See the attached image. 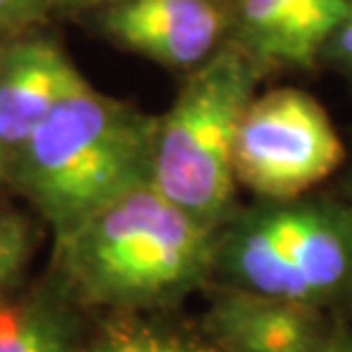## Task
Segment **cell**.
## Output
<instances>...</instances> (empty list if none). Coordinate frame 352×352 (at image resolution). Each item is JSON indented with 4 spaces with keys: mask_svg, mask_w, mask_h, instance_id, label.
Returning <instances> with one entry per match:
<instances>
[{
    "mask_svg": "<svg viewBox=\"0 0 352 352\" xmlns=\"http://www.w3.org/2000/svg\"><path fill=\"white\" fill-rule=\"evenodd\" d=\"M336 37V53L341 55V60H346L348 65L352 62V5L343 19V23L339 25V30L334 32Z\"/></svg>",
    "mask_w": 352,
    "mask_h": 352,
    "instance_id": "14",
    "label": "cell"
},
{
    "mask_svg": "<svg viewBox=\"0 0 352 352\" xmlns=\"http://www.w3.org/2000/svg\"><path fill=\"white\" fill-rule=\"evenodd\" d=\"M158 117L85 82L10 153L12 188L51 241H65L101 210L151 183Z\"/></svg>",
    "mask_w": 352,
    "mask_h": 352,
    "instance_id": "2",
    "label": "cell"
},
{
    "mask_svg": "<svg viewBox=\"0 0 352 352\" xmlns=\"http://www.w3.org/2000/svg\"><path fill=\"white\" fill-rule=\"evenodd\" d=\"M227 25L220 0H112L101 30L126 51L170 69L201 67Z\"/></svg>",
    "mask_w": 352,
    "mask_h": 352,
    "instance_id": "6",
    "label": "cell"
},
{
    "mask_svg": "<svg viewBox=\"0 0 352 352\" xmlns=\"http://www.w3.org/2000/svg\"><path fill=\"white\" fill-rule=\"evenodd\" d=\"M58 41L16 34L0 44V146L16 151L65 98L85 85Z\"/></svg>",
    "mask_w": 352,
    "mask_h": 352,
    "instance_id": "7",
    "label": "cell"
},
{
    "mask_svg": "<svg viewBox=\"0 0 352 352\" xmlns=\"http://www.w3.org/2000/svg\"><path fill=\"white\" fill-rule=\"evenodd\" d=\"M217 288L329 309L352 302V204L261 201L220 227Z\"/></svg>",
    "mask_w": 352,
    "mask_h": 352,
    "instance_id": "3",
    "label": "cell"
},
{
    "mask_svg": "<svg viewBox=\"0 0 352 352\" xmlns=\"http://www.w3.org/2000/svg\"><path fill=\"white\" fill-rule=\"evenodd\" d=\"M51 10V0H0V37H16Z\"/></svg>",
    "mask_w": 352,
    "mask_h": 352,
    "instance_id": "13",
    "label": "cell"
},
{
    "mask_svg": "<svg viewBox=\"0 0 352 352\" xmlns=\"http://www.w3.org/2000/svg\"><path fill=\"white\" fill-rule=\"evenodd\" d=\"M7 153H5V149L0 146V188L3 186H7Z\"/></svg>",
    "mask_w": 352,
    "mask_h": 352,
    "instance_id": "17",
    "label": "cell"
},
{
    "mask_svg": "<svg viewBox=\"0 0 352 352\" xmlns=\"http://www.w3.org/2000/svg\"><path fill=\"white\" fill-rule=\"evenodd\" d=\"M112 0H51V10H67V12H76V10H89V7L96 5H110Z\"/></svg>",
    "mask_w": 352,
    "mask_h": 352,
    "instance_id": "16",
    "label": "cell"
},
{
    "mask_svg": "<svg viewBox=\"0 0 352 352\" xmlns=\"http://www.w3.org/2000/svg\"><path fill=\"white\" fill-rule=\"evenodd\" d=\"M217 234L146 183L53 243L48 265L94 318L174 311L213 281Z\"/></svg>",
    "mask_w": 352,
    "mask_h": 352,
    "instance_id": "1",
    "label": "cell"
},
{
    "mask_svg": "<svg viewBox=\"0 0 352 352\" xmlns=\"http://www.w3.org/2000/svg\"><path fill=\"white\" fill-rule=\"evenodd\" d=\"M346 149L325 108L295 87L254 96L236 138L238 186L263 201L300 199L343 163Z\"/></svg>",
    "mask_w": 352,
    "mask_h": 352,
    "instance_id": "5",
    "label": "cell"
},
{
    "mask_svg": "<svg viewBox=\"0 0 352 352\" xmlns=\"http://www.w3.org/2000/svg\"><path fill=\"white\" fill-rule=\"evenodd\" d=\"M352 0H241V46L258 65H311Z\"/></svg>",
    "mask_w": 352,
    "mask_h": 352,
    "instance_id": "10",
    "label": "cell"
},
{
    "mask_svg": "<svg viewBox=\"0 0 352 352\" xmlns=\"http://www.w3.org/2000/svg\"><path fill=\"white\" fill-rule=\"evenodd\" d=\"M94 322L48 265L0 300V352H89Z\"/></svg>",
    "mask_w": 352,
    "mask_h": 352,
    "instance_id": "9",
    "label": "cell"
},
{
    "mask_svg": "<svg viewBox=\"0 0 352 352\" xmlns=\"http://www.w3.org/2000/svg\"><path fill=\"white\" fill-rule=\"evenodd\" d=\"M350 307H352V302H350Z\"/></svg>",
    "mask_w": 352,
    "mask_h": 352,
    "instance_id": "18",
    "label": "cell"
},
{
    "mask_svg": "<svg viewBox=\"0 0 352 352\" xmlns=\"http://www.w3.org/2000/svg\"><path fill=\"white\" fill-rule=\"evenodd\" d=\"M318 352H352V329H334L332 336Z\"/></svg>",
    "mask_w": 352,
    "mask_h": 352,
    "instance_id": "15",
    "label": "cell"
},
{
    "mask_svg": "<svg viewBox=\"0 0 352 352\" xmlns=\"http://www.w3.org/2000/svg\"><path fill=\"white\" fill-rule=\"evenodd\" d=\"M261 67L229 44L192 69L172 108L158 117L151 183L199 220L222 227L236 210L234 151L254 101Z\"/></svg>",
    "mask_w": 352,
    "mask_h": 352,
    "instance_id": "4",
    "label": "cell"
},
{
    "mask_svg": "<svg viewBox=\"0 0 352 352\" xmlns=\"http://www.w3.org/2000/svg\"><path fill=\"white\" fill-rule=\"evenodd\" d=\"M199 325L220 352H318L334 332L322 309L234 288H215Z\"/></svg>",
    "mask_w": 352,
    "mask_h": 352,
    "instance_id": "8",
    "label": "cell"
},
{
    "mask_svg": "<svg viewBox=\"0 0 352 352\" xmlns=\"http://www.w3.org/2000/svg\"><path fill=\"white\" fill-rule=\"evenodd\" d=\"M39 236L41 229L30 215L0 210V300L28 279Z\"/></svg>",
    "mask_w": 352,
    "mask_h": 352,
    "instance_id": "12",
    "label": "cell"
},
{
    "mask_svg": "<svg viewBox=\"0 0 352 352\" xmlns=\"http://www.w3.org/2000/svg\"><path fill=\"white\" fill-rule=\"evenodd\" d=\"M89 352H220L201 325L174 318L172 311L101 316L94 322Z\"/></svg>",
    "mask_w": 352,
    "mask_h": 352,
    "instance_id": "11",
    "label": "cell"
}]
</instances>
